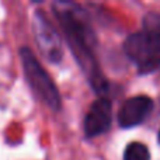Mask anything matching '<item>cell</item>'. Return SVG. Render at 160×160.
Here are the masks:
<instances>
[{"instance_id":"1","label":"cell","mask_w":160,"mask_h":160,"mask_svg":"<svg viewBox=\"0 0 160 160\" xmlns=\"http://www.w3.org/2000/svg\"><path fill=\"white\" fill-rule=\"evenodd\" d=\"M52 7L56 18L63 28L68 44L90 84L100 94L108 91V82L101 73L93 55L97 38L87 13L79 4L70 2H56L52 4Z\"/></svg>"},{"instance_id":"2","label":"cell","mask_w":160,"mask_h":160,"mask_svg":"<svg viewBox=\"0 0 160 160\" xmlns=\"http://www.w3.org/2000/svg\"><path fill=\"white\" fill-rule=\"evenodd\" d=\"M21 56L22 70H24L25 79H27L30 87L32 91L53 111L61 110V94L58 91V87L48 75V72L41 66L38 59L32 53L30 48L24 47L20 49Z\"/></svg>"},{"instance_id":"3","label":"cell","mask_w":160,"mask_h":160,"mask_svg":"<svg viewBox=\"0 0 160 160\" xmlns=\"http://www.w3.org/2000/svg\"><path fill=\"white\" fill-rule=\"evenodd\" d=\"M127 56L138 66L141 75L155 72L160 68V37L149 31L129 35L124 42Z\"/></svg>"},{"instance_id":"4","label":"cell","mask_w":160,"mask_h":160,"mask_svg":"<svg viewBox=\"0 0 160 160\" xmlns=\"http://www.w3.org/2000/svg\"><path fill=\"white\" fill-rule=\"evenodd\" d=\"M34 32L39 49L45 58L52 63H59L63 58L61 38L42 11H37L34 16Z\"/></svg>"},{"instance_id":"5","label":"cell","mask_w":160,"mask_h":160,"mask_svg":"<svg viewBox=\"0 0 160 160\" xmlns=\"http://www.w3.org/2000/svg\"><path fill=\"white\" fill-rule=\"evenodd\" d=\"M112 118V104L108 98L100 97L91 104L84 117V133L87 138H94L110 129Z\"/></svg>"},{"instance_id":"6","label":"cell","mask_w":160,"mask_h":160,"mask_svg":"<svg viewBox=\"0 0 160 160\" xmlns=\"http://www.w3.org/2000/svg\"><path fill=\"white\" fill-rule=\"evenodd\" d=\"M153 110V100L148 96H135L128 98L122 104L118 112V124L121 128L138 127L139 124L145 121L149 117V114Z\"/></svg>"},{"instance_id":"7","label":"cell","mask_w":160,"mask_h":160,"mask_svg":"<svg viewBox=\"0 0 160 160\" xmlns=\"http://www.w3.org/2000/svg\"><path fill=\"white\" fill-rule=\"evenodd\" d=\"M124 160H150L149 149L143 143L132 142L124 152Z\"/></svg>"},{"instance_id":"8","label":"cell","mask_w":160,"mask_h":160,"mask_svg":"<svg viewBox=\"0 0 160 160\" xmlns=\"http://www.w3.org/2000/svg\"><path fill=\"white\" fill-rule=\"evenodd\" d=\"M143 28L145 31H149V32H153L160 37V14L148 13L143 17Z\"/></svg>"},{"instance_id":"9","label":"cell","mask_w":160,"mask_h":160,"mask_svg":"<svg viewBox=\"0 0 160 160\" xmlns=\"http://www.w3.org/2000/svg\"><path fill=\"white\" fill-rule=\"evenodd\" d=\"M159 143H160V131H159Z\"/></svg>"}]
</instances>
